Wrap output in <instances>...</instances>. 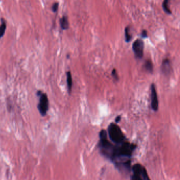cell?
Listing matches in <instances>:
<instances>
[{
  "label": "cell",
  "mask_w": 180,
  "mask_h": 180,
  "mask_svg": "<svg viewBox=\"0 0 180 180\" xmlns=\"http://www.w3.org/2000/svg\"><path fill=\"white\" fill-rule=\"evenodd\" d=\"M121 120V116H118L116 117V118L115 119V122H116V123H118Z\"/></svg>",
  "instance_id": "obj_16"
},
{
  "label": "cell",
  "mask_w": 180,
  "mask_h": 180,
  "mask_svg": "<svg viewBox=\"0 0 180 180\" xmlns=\"http://www.w3.org/2000/svg\"><path fill=\"white\" fill-rule=\"evenodd\" d=\"M1 24L0 25V39L4 36L6 29V23L5 19L2 18L1 19Z\"/></svg>",
  "instance_id": "obj_9"
},
{
  "label": "cell",
  "mask_w": 180,
  "mask_h": 180,
  "mask_svg": "<svg viewBox=\"0 0 180 180\" xmlns=\"http://www.w3.org/2000/svg\"><path fill=\"white\" fill-rule=\"evenodd\" d=\"M112 76L114 77V78L116 80H118V76L117 74V72H116V70L115 69H114L112 72Z\"/></svg>",
  "instance_id": "obj_14"
},
{
  "label": "cell",
  "mask_w": 180,
  "mask_h": 180,
  "mask_svg": "<svg viewBox=\"0 0 180 180\" xmlns=\"http://www.w3.org/2000/svg\"><path fill=\"white\" fill-rule=\"evenodd\" d=\"M109 138L115 144H120L126 140V136L117 125L111 123L108 127Z\"/></svg>",
  "instance_id": "obj_1"
},
{
  "label": "cell",
  "mask_w": 180,
  "mask_h": 180,
  "mask_svg": "<svg viewBox=\"0 0 180 180\" xmlns=\"http://www.w3.org/2000/svg\"><path fill=\"white\" fill-rule=\"evenodd\" d=\"M144 68L149 73H152L153 72V65L151 60H147L144 63Z\"/></svg>",
  "instance_id": "obj_10"
},
{
  "label": "cell",
  "mask_w": 180,
  "mask_h": 180,
  "mask_svg": "<svg viewBox=\"0 0 180 180\" xmlns=\"http://www.w3.org/2000/svg\"><path fill=\"white\" fill-rule=\"evenodd\" d=\"M151 107L153 110L157 112L158 109V100L155 85H151Z\"/></svg>",
  "instance_id": "obj_5"
},
{
  "label": "cell",
  "mask_w": 180,
  "mask_h": 180,
  "mask_svg": "<svg viewBox=\"0 0 180 180\" xmlns=\"http://www.w3.org/2000/svg\"><path fill=\"white\" fill-rule=\"evenodd\" d=\"M168 2H169L168 0H165L162 3V7H163V9L164 10V11L167 14H171L172 11H171V10L170 9V7L168 6Z\"/></svg>",
  "instance_id": "obj_11"
},
{
  "label": "cell",
  "mask_w": 180,
  "mask_h": 180,
  "mask_svg": "<svg viewBox=\"0 0 180 180\" xmlns=\"http://www.w3.org/2000/svg\"><path fill=\"white\" fill-rule=\"evenodd\" d=\"M58 6H59L58 2H55L53 4L52 6L51 7V10L53 12H56L57 11V10L58 9Z\"/></svg>",
  "instance_id": "obj_13"
},
{
  "label": "cell",
  "mask_w": 180,
  "mask_h": 180,
  "mask_svg": "<svg viewBox=\"0 0 180 180\" xmlns=\"http://www.w3.org/2000/svg\"><path fill=\"white\" fill-rule=\"evenodd\" d=\"M67 82L68 86V90L69 94L72 92V73L70 71L67 72Z\"/></svg>",
  "instance_id": "obj_8"
},
{
  "label": "cell",
  "mask_w": 180,
  "mask_h": 180,
  "mask_svg": "<svg viewBox=\"0 0 180 180\" xmlns=\"http://www.w3.org/2000/svg\"><path fill=\"white\" fill-rule=\"evenodd\" d=\"M144 48V41L140 39H136L132 44V49L135 53V55L139 59H141L143 57Z\"/></svg>",
  "instance_id": "obj_4"
},
{
  "label": "cell",
  "mask_w": 180,
  "mask_h": 180,
  "mask_svg": "<svg viewBox=\"0 0 180 180\" xmlns=\"http://www.w3.org/2000/svg\"><path fill=\"white\" fill-rule=\"evenodd\" d=\"M161 69L162 72L165 75H169L171 73L172 67L169 59L166 58L163 60Z\"/></svg>",
  "instance_id": "obj_6"
},
{
  "label": "cell",
  "mask_w": 180,
  "mask_h": 180,
  "mask_svg": "<svg viewBox=\"0 0 180 180\" xmlns=\"http://www.w3.org/2000/svg\"><path fill=\"white\" fill-rule=\"evenodd\" d=\"M60 25L61 28L63 30H67L69 27L68 17L67 16H63L61 19H60Z\"/></svg>",
  "instance_id": "obj_7"
},
{
  "label": "cell",
  "mask_w": 180,
  "mask_h": 180,
  "mask_svg": "<svg viewBox=\"0 0 180 180\" xmlns=\"http://www.w3.org/2000/svg\"><path fill=\"white\" fill-rule=\"evenodd\" d=\"M133 175L131 180H151L146 168L142 165L137 163L132 167Z\"/></svg>",
  "instance_id": "obj_3"
},
{
  "label": "cell",
  "mask_w": 180,
  "mask_h": 180,
  "mask_svg": "<svg viewBox=\"0 0 180 180\" xmlns=\"http://www.w3.org/2000/svg\"><path fill=\"white\" fill-rule=\"evenodd\" d=\"M37 95L39 97L38 109L42 116H45L47 114L49 108V102L48 95L42 92L41 90H38Z\"/></svg>",
  "instance_id": "obj_2"
},
{
  "label": "cell",
  "mask_w": 180,
  "mask_h": 180,
  "mask_svg": "<svg viewBox=\"0 0 180 180\" xmlns=\"http://www.w3.org/2000/svg\"><path fill=\"white\" fill-rule=\"evenodd\" d=\"M142 37L143 38H147V31L146 30H144L142 32Z\"/></svg>",
  "instance_id": "obj_15"
},
{
  "label": "cell",
  "mask_w": 180,
  "mask_h": 180,
  "mask_svg": "<svg viewBox=\"0 0 180 180\" xmlns=\"http://www.w3.org/2000/svg\"><path fill=\"white\" fill-rule=\"evenodd\" d=\"M125 40L128 42L132 40V36L130 33V27L128 26L126 27L125 29Z\"/></svg>",
  "instance_id": "obj_12"
}]
</instances>
